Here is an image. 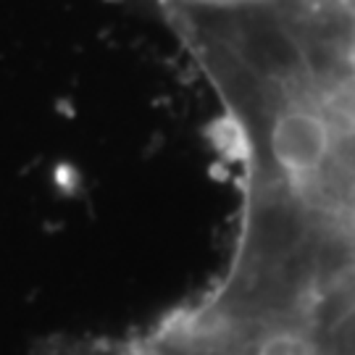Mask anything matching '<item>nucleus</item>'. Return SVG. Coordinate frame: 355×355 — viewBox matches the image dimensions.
Returning a JSON list of instances; mask_svg holds the SVG:
<instances>
[]
</instances>
